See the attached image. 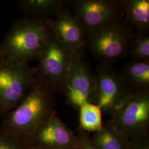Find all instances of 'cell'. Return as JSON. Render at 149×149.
Here are the masks:
<instances>
[{
  "label": "cell",
  "instance_id": "cell-1",
  "mask_svg": "<svg viewBox=\"0 0 149 149\" xmlns=\"http://www.w3.org/2000/svg\"><path fill=\"white\" fill-rule=\"evenodd\" d=\"M55 92L48 80L37 69L27 95L6 115L2 132L19 141L29 144L38 128L56 111Z\"/></svg>",
  "mask_w": 149,
  "mask_h": 149
},
{
  "label": "cell",
  "instance_id": "cell-2",
  "mask_svg": "<svg viewBox=\"0 0 149 149\" xmlns=\"http://www.w3.org/2000/svg\"><path fill=\"white\" fill-rule=\"evenodd\" d=\"M50 35L48 19L20 18L0 44V58L27 63L38 59Z\"/></svg>",
  "mask_w": 149,
  "mask_h": 149
},
{
  "label": "cell",
  "instance_id": "cell-3",
  "mask_svg": "<svg viewBox=\"0 0 149 149\" xmlns=\"http://www.w3.org/2000/svg\"><path fill=\"white\" fill-rule=\"evenodd\" d=\"M37 71L27 63L0 58V116H6L21 102Z\"/></svg>",
  "mask_w": 149,
  "mask_h": 149
},
{
  "label": "cell",
  "instance_id": "cell-4",
  "mask_svg": "<svg viewBox=\"0 0 149 149\" xmlns=\"http://www.w3.org/2000/svg\"><path fill=\"white\" fill-rule=\"evenodd\" d=\"M108 120L128 140L148 135L149 129V90L136 92Z\"/></svg>",
  "mask_w": 149,
  "mask_h": 149
},
{
  "label": "cell",
  "instance_id": "cell-5",
  "mask_svg": "<svg viewBox=\"0 0 149 149\" xmlns=\"http://www.w3.org/2000/svg\"><path fill=\"white\" fill-rule=\"evenodd\" d=\"M130 39V32L120 17L92 33L88 36L87 44L102 64L109 65L125 54Z\"/></svg>",
  "mask_w": 149,
  "mask_h": 149
},
{
  "label": "cell",
  "instance_id": "cell-6",
  "mask_svg": "<svg viewBox=\"0 0 149 149\" xmlns=\"http://www.w3.org/2000/svg\"><path fill=\"white\" fill-rule=\"evenodd\" d=\"M76 56L51 33L38 59L37 69L55 92H64Z\"/></svg>",
  "mask_w": 149,
  "mask_h": 149
},
{
  "label": "cell",
  "instance_id": "cell-7",
  "mask_svg": "<svg viewBox=\"0 0 149 149\" xmlns=\"http://www.w3.org/2000/svg\"><path fill=\"white\" fill-rule=\"evenodd\" d=\"M96 105L102 113L112 115L135 93L123 74L110 65L102 64L97 68Z\"/></svg>",
  "mask_w": 149,
  "mask_h": 149
},
{
  "label": "cell",
  "instance_id": "cell-8",
  "mask_svg": "<svg viewBox=\"0 0 149 149\" xmlns=\"http://www.w3.org/2000/svg\"><path fill=\"white\" fill-rule=\"evenodd\" d=\"M64 93L68 104L77 110L86 103L96 104V76L82 56H76L74 58Z\"/></svg>",
  "mask_w": 149,
  "mask_h": 149
},
{
  "label": "cell",
  "instance_id": "cell-9",
  "mask_svg": "<svg viewBox=\"0 0 149 149\" xmlns=\"http://www.w3.org/2000/svg\"><path fill=\"white\" fill-rule=\"evenodd\" d=\"M74 15L86 36L120 17V1L114 0H78L73 1Z\"/></svg>",
  "mask_w": 149,
  "mask_h": 149
},
{
  "label": "cell",
  "instance_id": "cell-10",
  "mask_svg": "<svg viewBox=\"0 0 149 149\" xmlns=\"http://www.w3.org/2000/svg\"><path fill=\"white\" fill-rule=\"evenodd\" d=\"M29 149H79L80 140L57 116L56 111L38 128Z\"/></svg>",
  "mask_w": 149,
  "mask_h": 149
},
{
  "label": "cell",
  "instance_id": "cell-11",
  "mask_svg": "<svg viewBox=\"0 0 149 149\" xmlns=\"http://www.w3.org/2000/svg\"><path fill=\"white\" fill-rule=\"evenodd\" d=\"M55 16L54 20H49L51 33L75 55L82 57L87 45L83 28L67 10L63 8Z\"/></svg>",
  "mask_w": 149,
  "mask_h": 149
},
{
  "label": "cell",
  "instance_id": "cell-12",
  "mask_svg": "<svg viewBox=\"0 0 149 149\" xmlns=\"http://www.w3.org/2000/svg\"><path fill=\"white\" fill-rule=\"evenodd\" d=\"M121 8L126 17L141 35L149 28V0H123L120 1Z\"/></svg>",
  "mask_w": 149,
  "mask_h": 149
},
{
  "label": "cell",
  "instance_id": "cell-13",
  "mask_svg": "<svg viewBox=\"0 0 149 149\" xmlns=\"http://www.w3.org/2000/svg\"><path fill=\"white\" fill-rule=\"evenodd\" d=\"M122 74L134 92L149 90V61L130 63Z\"/></svg>",
  "mask_w": 149,
  "mask_h": 149
},
{
  "label": "cell",
  "instance_id": "cell-14",
  "mask_svg": "<svg viewBox=\"0 0 149 149\" xmlns=\"http://www.w3.org/2000/svg\"><path fill=\"white\" fill-rule=\"evenodd\" d=\"M98 149H127L128 141L109 122L103 123L101 129L90 137Z\"/></svg>",
  "mask_w": 149,
  "mask_h": 149
},
{
  "label": "cell",
  "instance_id": "cell-15",
  "mask_svg": "<svg viewBox=\"0 0 149 149\" xmlns=\"http://www.w3.org/2000/svg\"><path fill=\"white\" fill-rule=\"evenodd\" d=\"M18 3L22 12L32 17L45 19V17L56 16L63 8L61 0H21Z\"/></svg>",
  "mask_w": 149,
  "mask_h": 149
},
{
  "label": "cell",
  "instance_id": "cell-16",
  "mask_svg": "<svg viewBox=\"0 0 149 149\" xmlns=\"http://www.w3.org/2000/svg\"><path fill=\"white\" fill-rule=\"evenodd\" d=\"M80 128L87 132L96 133L103 127L102 112L100 108L93 103H86L79 108Z\"/></svg>",
  "mask_w": 149,
  "mask_h": 149
},
{
  "label": "cell",
  "instance_id": "cell-17",
  "mask_svg": "<svg viewBox=\"0 0 149 149\" xmlns=\"http://www.w3.org/2000/svg\"><path fill=\"white\" fill-rule=\"evenodd\" d=\"M130 54L139 61H149V36L146 34L141 35L131 44Z\"/></svg>",
  "mask_w": 149,
  "mask_h": 149
},
{
  "label": "cell",
  "instance_id": "cell-18",
  "mask_svg": "<svg viewBox=\"0 0 149 149\" xmlns=\"http://www.w3.org/2000/svg\"><path fill=\"white\" fill-rule=\"evenodd\" d=\"M0 149H26L16 139L2 132L0 133Z\"/></svg>",
  "mask_w": 149,
  "mask_h": 149
},
{
  "label": "cell",
  "instance_id": "cell-19",
  "mask_svg": "<svg viewBox=\"0 0 149 149\" xmlns=\"http://www.w3.org/2000/svg\"><path fill=\"white\" fill-rule=\"evenodd\" d=\"M127 149H149V135L129 140Z\"/></svg>",
  "mask_w": 149,
  "mask_h": 149
},
{
  "label": "cell",
  "instance_id": "cell-20",
  "mask_svg": "<svg viewBox=\"0 0 149 149\" xmlns=\"http://www.w3.org/2000/svg\"><path fill=\"white\" fill-rule=\"evenodd\" d=\"M78 136L80 140L79 149H98L92 143L87 134L82 132Z\"/></svg>",
  "mask_w": 149,
  "mask_h": 149
},
{
  "label": "cell",
  "instance_id": "cell-21",
  "mask_svg": "<svg viewBox=\"0 0 149 149\" xmlns=\"http://www.w3.org/2000/svg\"></svg>",
  "mask_w": 149,
  "mask_h": 149
}]
</instances>
